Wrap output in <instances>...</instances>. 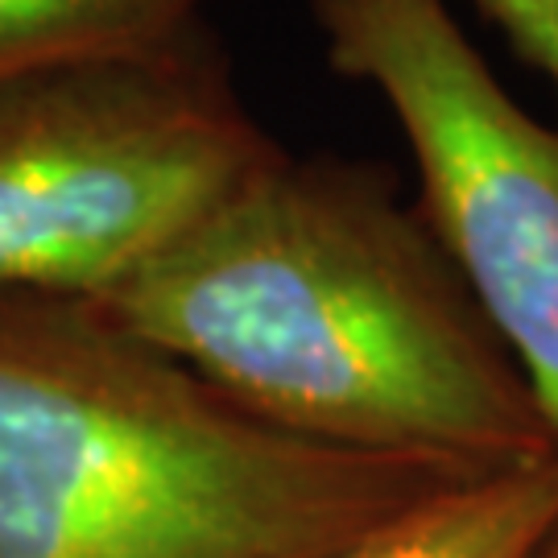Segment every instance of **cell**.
<instances>
[{"instance_id":"277c9868","label":"cell","mask_w":558,"mask_h":558,"mask_svg":"<svg viewBox=\"0 0 558 558\" xmlns=\"http://www.w3.org/2000/svg\"><path fill=\"white\" fill-rule=\"evenodd\" d=\"M323 59L368 83L451 253L558 435V124L530 117L447 0H306Z\"/></svg>"},{"instance_id":"8992f818","label":"cell","mask_w":558,"mask_h":558,"mask_svg":"<svg viewBox=\"0 0 558 558\" xmlns=\"http://www.w3.org/2000/svg\"><path fill=\"white\" fill-rule=\"evenodd\" d=\"M211 0H0V83L166 46Z\"/></svg>"},{"instance_id":"52a82bcc","label":"cell","mask_w":558,"mask_h":558,"mask_svg":"<svg viewBox=\"0 0 558 558\" xmlns=\"http://www.w3.org/2000/svg\"><path fill=\"white\" fill-rule=\"evenodd\" d=\"M472 9L505 38L525 71L546 80L558 104V0H472Z\"/></svg>"},{"instance_id":"7a4b0ae2","label":"cell","mask_w":558,"mask_h":558,"mask_svg":"<svg viewBox=\"0 0 558 558\" xmlns=\"http://www.w3.org/2000/svg\"><path fill=\"white\" fill-rule=\"evenodd\" d=\"M472 476L286 435L96 302L0 299V558H343Z\"/></svg>"},{"instance_id":"3957f363","label":"cell","mask_w":558,"mask_h":558,"mask_svg":"<svg viewBox=\"0 0 558 558\" xmlns=\"http://www.w3.org/2000/svg\"><path fill=\"white\" fill-rule=\"evenodd\" d=\"M281 154L211 21L0 83V299H100Z\"/></svg>"},{"instance_id":"5b68a950","label":"cell","mask_w":558,"mask_h":558,"mask_svg":"<svg viewBox=\"0 0 558 558\" xmlns=\"http://www.w3.org/2000/svg\"><path fill=\"white\" fill-rule=\"evenodd\" d=\"M558 530V456L451 484L343 558H538Z\"/></svg>"},{"instance_id":"6da1fadb","label":"cell","mask_w":558,"mask_h":558,"mask_svg":"<svg viewBox=\"0 0 558 558\" xmlns=\"http://www.w3.org/2000/svg\"><path fill=\"white\" fill-rule=\"evenodd\" d=\"M286 435L505 472L558 435L398 170L281 154L92 299Z\"/></svg>"},{"instance_id":"ba28073f","label":"cell","mask_w":558,"mask_h":558,"mask_svg":"<svg viewBox=\"0 0 558 558\" xmlns=\"http://www.w3.org/2000/svg\"><path fill=\"white\" fill-rule=\"evenodd\" d=\"M538 558H558V530H555V538L546 542V550H542Z\"/></svg>"}]
</instances>
